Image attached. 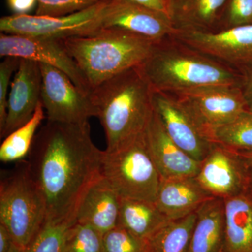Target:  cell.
I'll list each match as a JSON object with an SVG mask.
<instances>
[{
  "label": "cell",
  "instance_id": "18",
  "mask_svg": "<svg viewBox=\"0 0 252 252\" xmlns=\"http://www.w3.org/2000/svg\"><path fill=\"white\" fill-rule=\"evenodd\" d=\"M211 198L195 177L161 179L154 203L169 220H175L196 212Z\"/></svg>",
  "mask_w": 252,
  "mask_h": 252
},
{
  "label": "cell",
  "instance_id": "20",
  "mask_svg": "<svg viewBox=\"0 0 252 252\" xmlns=\"http://www.w3.org/2000/svg\"><path fill=\"white\" fill-rule=\"evenodd\" d=\"M222 252H252V199L248 191L224 199Z\"/></svg>",
  "mask_w": 252,
  "mask_h": 252
},
{
  "label": "cell",
  "instance_id": "39",
  "mask_svg": "<svg viewBox=\"0 0 252 252\" xmlns=\"http://www.w3.org/2000/svg\"><path fill=\"white\" fill-rule=\"evenodd\" d=\"M165 1H167V0H165Z\"/></svg>",
  "mask_w": 252,
  "mask_h": 252
},
{
  "label": "cell",
  "instance_id": "35",
  "mask_svg": "<svg viewBox=\"0 0 252 252\" xmlns=\"http://www.w3.org/2000/svg\"><path fill=\"white\" fill-rule=\"evenodd\" d=\"M13 243L14 240L9 230L0 223V252H8Z\"/></svg>",
  "mask_w": 252,
  "mask_h": 252
},
{
  "label": "cell",
  "instance_id": "11",
  "mask_svg": "<svg viewBox=\"0 0 252 252\" xmlns=\"http://www.w3.org/2000/svg\"><path fill=\"white\" fill-rule=\"evenodd\" d=\"M250 170L238 152L213 142L195 178L212 197L224 200L248 191Z\"/></svg>",
  "mask_w": 252,
  "mask_h": 252
},
{
  "label": "cell",
  "instance_id": "3",
  "mask_svg": "<svg viewBox=\"0 0 252 252\" xmlns=\"http://www.w3.org/2000/svg\"><path fill=\"white\" fill-rule=\"evenodd\" d=\"M167 39L158 41L139 67L154 91L177 94L206 86H240L238 69Z\"/></svg>",
  "mask_w": 252,
  "mask_h": 252
},
{
  "label": "cell",
  "instance_id": "1",
  "mask_svg": "<svg viewBox=\"0 0 252 252\" xmlns=\"http://www.w3.org/2000/svg\"><path fill=\"white\" fill-rule=\"evenodd\" d=\"M104 151L91 137L89 122H49L36 134L28 156L46 206V220H75L78 205L100 175Z\"/></svg>",
  "mask_w": 252,
  "mask_h": 252
},
{
  "label": "cell",
  "instance_id": "14",
  "mask_svg": "<svg viewBox=\"0 0 252 252\" xmlns=\"http://www.w3.org/2000/svg\"><path fill=\"white\" fill-rule=\"evenodd\" d=\"M102 27L124 30L155 41L173 38L178 32L167 14L126 0H109Z\"/></svg>",
  "mask_w": 252,
  "mask_h": 252
},
{
  "label": "cell",
  "instance_id": "7",
  "mask_svg": "<svg viewBox=\"0 0 252 252\" xmlns=\"http://www.w3.org/2000/svg\"><path fill=\"white\" fill-rule=\"evenodd\" d=\"M109 0L67 16L14 14L0 19L1 33L63 40L90 35L102 28L104 11Z\"/></svg>",
  "mask_w": 252,
  "mask_h": 252
},
{
  "label": "cell",
  "instance_id": "34",
  "mask_svg": "<svg viewBox=\"0 0 252 252\" xmlns=\"http://www.w3.org/2000/svg\"><path fill=\"white\" fill-rule=\"evenodd\" d=\"M126 1L142 5L149 9L156 10L167 15V1L165 0H126Z\"/></svg>",
  "mask_w": 252,
  "mask_h": 252
},
{
  "label": "cell",
  "instance_id": "22",
  "mask_svg": "<svg viewBox=\"0 0 252 252\" xmlns=\"http://www.w3.org/2000/svg\"><path fill=\"white\" fill-rule=\"evenodd\" d=\"M153 202L121 198L118 225L147 240L169 221Z\"/></svg>",
  "mask_w": 252,
  "mask_h": 252
},
{
  "label": "cell",
  "instance_id": "32",
  "mask_svg": "<svg viewBox=\"0 0 252 252\" xmlns=\"http://www.w3.org/2000/svg\"><path fill=\"white\" fill-rule=\"evenodd\" d=\"M242 94L246 103L247 109L252 112V64L239 69Z\"/></svg>",
  "mask_w": 252,
  "mask_h": 252
},
{
  "label": "cell",
  "instance_id": "8",
  "mask_svg": "<svg viewBox=\"0 0 252 252\" xmlns=\"http://www.w3.org/2000/svg\"><path fill=\"white\" fill-rule=\"evenodd\" d=\"M39 64L42 77L41 102L49 122L84 124L91 117H97L91 94L81 90L57 68Z\"/></svg>",
  "mask_w": 252,
  "mask_h": 252
},
{
  "label": "cell",
  "instance_id": "23",
  "mask_svg": "<svg viewBox=\"0 0 252 252\" xmlns=\"http://www.w3.org/2000/svg\"><path fill=\"white\" fill-rule=\"evenodd\" d=\"M196 212L170 220L147 240L149 252H189Z\"/></svg>",
  "mask_w": 252,
  "mask_h": 252
},
{
  "label": "cell",
  "instance_id": "9",
  "mask_svg": "<svg viewBox=\"0 0 252 252\" xmlns=\"http://www.w3.org/2000/svg\"><path fill=\"white\" fill-rule=\"evenodd\" d=\"M174 95L208 139L212 130L248 110L240 86H206Z\"/></svg>",
  "mask_w": 252,
  "mask_h": 252
},
{
  "label": "cell",
  "instance_id": "36",
  "mask_svg": "<svg viewBox=\"0 0 252 252\" xmlns=\"http://www.w3.org/2000/svg\"><path fill=\"white\" fill-rule=\"evenodd\" d=\"M242 158L248 163V165L252 168V152H238Z\"/></svg>",
  "mask_w": 252,
  "mask_h": 252
},
{
  "label": "cell",
  "instance_id": "37",
  "mask_svg": "<svg viewBox=\"0 0 252 252\" xmlns=\"http://www.w3.org/2000/svg\"><path fill=\"white\" fill-rule=\"evenodd\" d=\"M26 249L16 245L14 242L8 252H26Z\"/></svg>",
  "mask_w": 252,
  "mask_h": 252
},
{
  "label": "cell",
  "instance_id": "30",
  "mask_svg": "<svg viewBox=\"0 0 252 252\" xmlns=\"http://www.w3.org/2000/svg\"><path fill=\"white\" fill-rule=\"evenodd\" d=\"M252 24V0H228L217 31Z\"/></svg>",
  "mask_w": 252,
  "mask_h": 252
},
{
  "label": "cell",
  "instance_id": "13",
  "mask_svg": "<svg viewBox=\"0 0 252 252\" xmlns=\"http://www.w3.org/2000/svg\"><path fill=\"white\" fill-rule=\"evenodd\" d=\"M154 109L170 139L192 158L202 162L212 148L210 141L175 95L154 91Z\"/></svg>",
  "mask_w": 252,
  "mask_h": 252
},
{
  "label": "cell",
  "instance_id": "29",
  "mask_svg": "<svg viewBox=\"0 0 252 252\" xmlns=\"http://www.w3.org/2000/svg\"><path fill=\"white\" fill-rule=\"evenodd\" d=\"M105 0H36V16H58L79 12Z\"/></svg>",
  "mask_w": 252,
  "mask_h": 252
},
{
  "label": "cell",
  "instance_id": "2",
  "mask_svg": "<svg viewBox=\"0 0 252 252\" xmlns=\"http://www.w3.org/2000/svg\"><path fill=\"white\" fill-rule=\"evenodd\" d=\"M152 86L140 67L121 73L91 92L105 132L106 152L117 150L145 132L154 113Z\"/></svg>",
  "mask_w": 252,
  "mask_h": 252
},
{
  "label": "cell",
  "instance_id": "4",
  "mask_svg": "<svg viewBox=\"0 0 252 252\" xmlns=\"http://www.w3.org/2000/svg\"><path fill=\"white\" fill-rule=\"evenodd\" d=\"M61 41L85 76L91 91L121 73L140 67L158 42L113 28Z\"/></svg>",
  "mask_w": 252,
  "mask_h": 252
},
{
  "label": "cell",
  "instance_id": "24",
  "mask_svg": "<svg viewBox=\"0 0 252 252\" xmlns=\"http://www.w3.org/2000/svg\"><path fill=\"white\" fill-rule=\"evenodd\" d=\"M45 117V112L41 102H39L34 115L29 122L6 137L0 147V160L1 162H17L28 157L36 130Z\"/></svg>",
  "mask_w": 252,
  "mask_h": 252
},
{
  "label": "cell",
  "instance_id": "16",
  "mask_svg": "<svg viewBox=\"0 0 252 252\" xmlns=\"http://www.w3.org/2000/svg\"><path fill=\"white\" fill-rule=\"evenodd\" d=\"M145 137L151 157L162 180L198 175L201 162L192 158L170 139L154 109Z\"/></svg>",
  "mask_w": 252,
  "mask_h": 252
},
{
  "label": "cell",
  "instance_id": "33",
  "mask_svg": "<svg viewBox=\"0 0 252 252\" xmlns=\"http://www.w3.org/2000/svg\"><path fill=\"white\" fill-rule=\"evenodd\" d=\"M7 4L15 14H28L35 6L36 0H7Z\"/></svg>",
  "mask_w": 252,
  "mask_h": 252
},
{
  "label": "cell",
  "instance_id": "21",
  "mask_svg": "<svg viewBox=\"0 0 252 252\" xmlns=\"http://www.w3.org/2000/svg\"><path fill=\"white\" fill-rule=\"evenodd\" d=\"M189 252H222L224 241V201L209 199L196 211Z\"/></svg>",
  "mask_w": 252,
  "mask_h": 252
},
{
  "label": "cell",
  "instance_id": "5",
  "mask_svg": "<svg viewBox=\"0 0 252 252\" xmlns=\"http://www.w3.org/2000/svg\"><path fill=\"white\" fill-rule=\"evenodd\" d=\"M47 217L44 196L32 175L28 160H18L0 182V223L16 245L26 248Z\"/></svg>",
  "mask_w": 252,
  "mask_h": 252
},
{
  "label": "cell",
  "instance_id": "15",
  "mask_svg": "<svg viewBox=\"0 0 252 252\" xmlns=\"http://www.w3.org/2000/svg\"><path fill=\"white\" fill-rule=\"evenodd\" d=\"M42 77L39 64L20 59L19 65L11 81L8 98L7 117L1 139L29 122L41 101Z\"/></svg>",
  "mask_w": 252,
  "mask_h": 252
},
{
  "label": "cell",
  "instance_id": "6",
  "mask_svg": "<svg viewBox=\"0 0 252 252\" xmlns=\"http://www.w3.org/2000/svg\"><path fill=\"white\" fill-rule=\"evenodd\" d=\"M100 175L120 198L154 203L161 177L149 153L145 132L117 150L104 151Z\"/></svg>",
  "mask_w": 252,
  "mask_h": 252
},
{
  "label": "cell",
  "instance_id": "19",
  "mask_svg": "<svg viewBox=\"0 0 252 252\" xmlns=\"http://www.w3.org/2000/svg\"><path fill=\"white\" fill-rule=\"evenodd\" d=\"M228 0H167V15L178 31H217Z\"/></svg>",
  "mask_w": 252,
  "mask_h": 252
},
{
  "label": "cell",
  "instance_id": "26",
  "mask_svg": "<svg viewBox=\"0 0 252 252\" xmlns=\"http://www.w3.org/2000/svg\"><path fill=\"white\" fill-rule=\"evenodd\" d=\"M103 234L94 227L75 221L68 228L63 252H103Z\"/></svg>",
  "mask_w": 252,
  "mask_h": 252
},
{
  "label": "cell",
  "instance_id": "38",
  "mask_svg": "<svg viewBox=\"0 0 252 252\" xmlns=\"http://www.w3.org/2000/svg\"><path fill=\"white\" fill-rule=\"evenodd\" d=\"M249 193L252 199V168L250 170V185H249Z\"/></svg>",
  "mask_w": 252,
  "mask_h": 252
},
{
  "label": "cell",
  "instance_id": "17",
  "mask_svg": "<svg viewBox=\"0 0 252 252\" xmlns=\"http://www.w3.org/2000/svg\"><path fill=\"white\" fill-rule=\"evenodd\" d=\"M120 202V197L100 175L81 199L76 221L90 225L104 235L118 225Z\"/></svg>",
  "mask_w": 252,
  "mask_h": 252
},
{
  "label": "cell",
  "instance_id": "31",
  "mask_svg": "<svg viewBox=\"0 0 252 252\" xmlns=\"http://www.w3.org/2000/svg\"><path fill=\"white\" fill-rule=\"evenodd\" d=\"M20 59L6 57L0 64V133L2 132L7 117L8 98L12 74L17 70Z\"/></svg>",
  "mask_w": 252,
  "mask_h": 252
},
{
  "label": "cell",
  "instance_id": "25",
  "mask_svg": "<svg viewBox=\"0 0 252 252\" xmlns=\"http://www.w3.org/2000/svg\"><path fill=\"white\" fill-rule=\"evenodd\" d=\"M209 140L236 152H252V112L247 110L210 132Z\"/></svg>",
  "mask_w": 252,
  "mask_h": 252
},
{
  "label": "cell",
  "instance_id": "27",
  "mask_svg": "<svg viewBox=\"0 0 252 252\" xmlns=\"http://www.w3.org/2000/svg\"><path fill=\"white\" fill-rule=\"evenodd\" d=\"M74 219L61 220H46L26 252H63L64 235Z\"/></svg>",
  "mask_w": 252,
  "mask_h": 252
},
{
  "label": "cell",
  "instance_id": "10",
  "mask_svg": "<svg viewBox=\"0 0 252 252\" xmlns=\"http://www.w3.org/2000/svg\"><path fill=\"white\" fill-rule=\"evenodd\" d=\"M173 38L238 70L252 64V24L217 31H178Z\"/></svg>",
  "mask_w": 252,
  "mask_h": 252
},
{
  "label": "cell",
  "instance_id": "12",
  "mask_svg": "<svg viewBox=\"0 0 252 252\" xmlns=\"http://www.w3.org/2000/svg\"><path fill=\"white\" fill-rule=\"evenodd\" d=\"M0 56L49 64L67 74L81 90L91 94L85 76L61 40L1 32Z\"/></svg>",
  "mask_w": 252,
  "mask_h": 252
},
{
  "label": "cell",
  "instance_id": "28",
  "mask_svg": "<svg viewBox=\"0 0 252 252\" xmlns=\"http://www.w3.org/2000/svg\"><path fill=\"white\" fill-rule=\"evenodd\" d=\"M103 252H149L147 240L117 225L103 235Z\"/></svg>",
  "mask_w": 252,
  "mask_h": 252
}]
</instances>
